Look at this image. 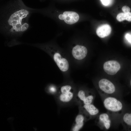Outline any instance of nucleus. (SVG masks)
<instances>
[{"mask_svg":"<svg viewBox=\"0 0 131 131\" xmlns=\"http://www.w3.org/2000/svg\"><path fill=\"white\" fill-rule=\"evenodd\" d=\"M32 8L22 0H11L2 7L0 11V31L7 36H20L29 28V18Z\"/></svg>","mask_w":131,"mask_h":131,"instance_id":"nucleus-1","label":"nucleus"},{"mask_svg":"<svg viewBox=\"0 0 131 131\" xmlns=\"http://www.w3.org/2000/svg\"><path fill=\"white\" fill-rule=\"evenodd\" d=\"M102 97L104 106L110 115H115L120 114L122 115L126 109L122 101L113 96H107Z\"/></svg>","mask_w":131,"mask_h":131,"instance_id":"nucleus-2","label":"nucleus"},{"mask_svg":"<svg viewBox=\"0 0 131 131\" xmlns=\"http://www.w3.org/2000/svg\"><path fill=\"white\" fill-rule=\"evenodd\" d=\"M35 46L44 50L50 53L53 59L60 69L62 71H67L69 67V64L67 60L63 58L59 53L54 52L48 46L42 45L38 43L35 44Z\"/></svg>","mask_w":131,"mask_h":131,"instance_id":"nucleus-3","label":"nucleus"},{"mask_svg":"<svg viewBox=\"0 0 131 131\" xmlns=\"http://www.w3.org/2000/svg\"><path fill=\"white\" fill-rule=\"evenodd\" d=\"M76 93L70 85H66L61 86L57 93L58 100L63 104L68 103L74 99Z\"/></svg>","mask_w":131,"mask_h":131,"instance_id":"nucleus-4","label":"nucleus"},{"mask_svg":"<svg viewBox=\"0 0 131 131\" xmlns=\"http://www.w3.org/2000/svg\"><path fill=\"white\" fill-rule=\"evenodd\" d=\"M99 90V93L101 97L107 96H113L116 93V89L114 85L108 80L103 78L98 82Z\"/></svg>","mask_w":131,"mask_h":131,"instance_id":"nucleus-5","label":"nucleus"},{"mask_svg":"<svg viewBox=\"0 0 131 131\" xmlns=\"http://www.w3.org/2000/svg\"><path fill=\"white\" fill-rule=\"evenodd\" d=\"M94 93L83 89L78 90L76 93L74 98L75 101L80 104H93L95 98Z\"/></svg>","mask_w":131,"mask_h":131,"instance_id":"nucleus-6","label":"nucleus"},{"mask_svg":"<svg viewBox=\"0 0 131 131\" xmlns=\"http://www.w3.org/2000/svg\"><path fill=\"white\" fill-rule=\"evenodd\" d=\"M79 112L83 114L87 121L94 118L98 115L99 111L93 104L79 105Z\"/></svg>","mask_w":131,"mask_h":131,"instance_id":"nucleus-7","label":"nucleus"},{"mask_svg":"<svg viewBox=\"0 0 131 131\" xmlns=\"http://www.w3.org/2000/svg\"><path fill=\"white\" fill-rule=\"evenodd\" d=\"M97 116L96 121L97 125L101 130H108L111 124L110 115L108 113H103Z\"/></svg>","mask_w":131,"mask_h":131,"instance_id":"nucleus-8","label":"nucleus"},{"mask_svg":"<svg viewBox=\"0 0 131 131\" xmlns=\"http://www.w3.org/2000/svg\"><path fill=\"white\" fill-rule=\"evenodd\" d=\"M58 18L61 20H64L66 24L72 25L78 21L79 16L76 12L72 11H65L63 13V14L59 15Z\"/></svg>","mask_w":131,"mask_h":131,"instance_id":"nucleus-9","label":"nucleus"},{"mask_svg":"<svg viewBox=\"0 0 131 131\" xmlns=\"http://www.w3.org/2000/svg\"><path fill=\"white\" fill-rule=\"evenodd\" d=\"M120 68V65L117 61L110 60L105 62L103 65L105 71L107 74L111 75L115 74Z\"/></svg>","mask_w":131,"mask_h":131,"instance_id":"nucleus-10","label":"nucleus"},{"mask_svg":"<svg viewBox=\"0 0 131 131\" xmlns=\"http://www.w3.org/2000/svg\"><path fill=\"white\" fill-rule=\"evenodd\" d=\"M120 119L124 129L126 131H131V110L126 108Z\"/></svg>","mask_w":131,"mask_h":131,"instance_id":"nucleus-11","label":"nucleus"},{"mask_svg":"<svg viewBox=\"0 0 131 131\" xmlns=\"http://www.w3.org/2000/svg\"><path fill=\"white\" fill-rule=\"evenodd\" d=\"M87 50L85 47L77 45L74 47L72 49V54L74 57L77 60H82L86 56Z\"/></svg>","mask_w":131,"mask_h":131,"instance_id":"nucleus-12","label":"nucleus"},{"mask_svg":"<svg viewBox=\"0 0 131 131\" xmlns=\"http://www.w3.org/2000/svg\"><path fill=\"white\" fill-rule=\"evenodd\" d=\"M87 121L85 116L79 112L76 116L71 131H79L83 127L85 123Z\"/></svg>","mask_w":131,"mask_h":131,"instance_id":"nucleus-13","label":"nucleus"},{"mask_svg":"<svg viewBox=\"0 0 131 131\" xmlns=\"http://www.w3.org/2000/svg\"><path fill=\"white\" fill-rule=\"evenodd\" d=\"M111 31L110 26L108 24L101 25L98 27L97 29L96 33L98 36L103 38L108 35Z\"/></svg>","mask_w":131,"mask_h":131,"instance_id":"nucleus-14","label":"nucleus"},{"mask_svg":"<svg viewBox=\"0 0 131 131\" xmlns=\"http://www.w3.org/2000/svg\"><path fill=\"white\" fill-rule=\"evenodd\" d=\"M116 19L119 22L123 21L125 20L128 21H131V13H120L117 15Z\"/></svg>","mask_w":131,"mask_h":131,"instance_id":"nucleus-15","label":"nucleus"},{"mask_svg":"<svg viewBox=\"0 0 131 131\" xmlns=\"http://www.w3.org/2000/svg\"><path fill=\"white\" fill-rule=\"evenodd\" d=\"M47 90L48 92L52 94H55L57 93L58 90L56 87L52 85H49L47 88Z\"/></svg>","mask_w":131,"mask_h":131,"instance_id":"nucleus-16","label":"nucleus"},{"mask_svg":"<svg viewBox=\"0 0 131 131\" xmlns=\"http://www.w3.org/2000/svg\"><path fill=\"white\" fill-rule=\"evenodd\" d=\"M122 11L124 13H128L130 12L131 10L130 8L127 6H124L122 8Z\"/></svg>","mask_w":131,"mask_h":131,"instance_id":"nucleus-17","label":"nucleus"},{"mask_svg":"<svg viewBox=\"0 0 131 131\" xmlns=\"http://www.w3.org/2000/svg\"><path fill=\"white\" fill-rule=\"evenodd\" d=\"M125 38L128 41L131 43V35L129 34H127L125 36Z\"/></svg>","mask_w":131,"mask_h":131,"instance_id":"nucleus-18","label":"nucleus"},{"mask_svg":"<svg viewBox=\"0 0 131 131\" xmlns=\"http://www.w3.org/2000/svg\"><path fill=\"white\" fill-rule=\"evenodd\" d=\"M102 4L104 5H107L109 2V0H101Z\"/></svg>","mask_w":131,"mask_h":131,"instance_id":"nucleus-19","label":"nucleus"},{"mask_svg":"<svg viewBox=\"0 0 131 131\" xmlns=\"http://www.w3.org/2000/svg\"><path fill=\"white\" fill-rule=\"evenodd\" d=\"M130 85L131 87V80H130Z\"/></svg>","mask_w":131,"mask_h":131,"instance_id":"nucleus-20","label":"nucleus"}]
</instances>
